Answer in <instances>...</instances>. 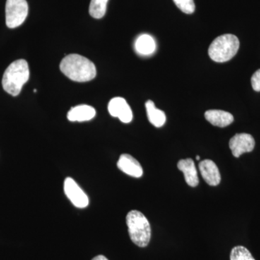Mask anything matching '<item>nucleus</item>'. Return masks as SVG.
<instances>
[{"label": "nucleus", "instance_id": "1", "mask_svg": "<svg viewBox=\"0 0 260 260\" xmlns=\"http://www.w3.org/2000/svg\"><path fill=\"white\" fill-rule=\"evenodd\" d=\"M59 68L63 74L75 82L90 81L96 76L95 64L79 54H73L65 56L61 60Z\"/></svg>", "mask_w": 260, "mask_h": 260}, {"label": "nucleus", "instance_id": "2", "mask_svg": "<svg viewBox=\"0 0 260 260\" xmlns=\"http://www.w3.org/2000/svg\"><path fill=\"white\" fill-rule=\"evenodd\" d=\"M30 71L28 62L24 59L13 61L5 70L3 78V87L7 93L17 96L28 82Z\"/></svg>", "mask_w": 260, "mask_h": 260}, {"label": "nucleus", "instance_id": "3", "mask_svg": "<svg viewBox=\"0 0 260 260\" xmlns=\"http://www.w3.org/2000/svg\"><path fill=\"white\" fill-rule=\"evenodd\" d=\"M126 222L132 242L140 247L148 246L151 228L146 217L138 210H132L126 215Z\"/></svg>", "mask_w": 260, "mask_h": 260}, {"label": "nucleus", "instance_id": "4", "mask_svg": "<svg viewBox=\"0 0 260 260\" xmlns=\"http://www.w3.org/2000/svg\"><path fill=\"white\" fill-rule=\"evenodd\" d=\"M239 39L233 34H223L215 39L210 44L208 54L212 60L225 62L237 54L239 49Z\"/></svg>", "mask_w": 260, "mask_h": 260}, {"label": "nucleus", "instance_id": "5", "mask_svg": "<svg viewBox=\"0 0 260 260\" xmlns=\"http://www.w3.org/2000/svg\"><path fill=\"white\" fill-rule=\"evenodd\" d=\"M5 13L8 28L20 26L28 16V5L26 0H7Z\"/></svg>", "mask_w": 260, "mask_h": 260}, {"label": "nucleus", "instance_id": "6", "mask_svg": "<svg viewBox=\"0 0 260 260\" xmlns=\"http://www.w3.org/2000/svg\"><path fill=\"white\" fill-rule=\"evenodd\" d=\"M65 194L73 205L78 208H85L89 204L88 196L72 178H67L64 183Z\"/></svg>", "mask_w": 260, "mask_h": 260}, {"label": "nucleus", "instance_id": "7", "mask_svg": "<svg viewBox=\"0 0 260 260\" xmlns=\"http://www.w3.org/2000/svg\"><path fill=\"white\" fill-rule=\"evenodd\" d=\"M254 146L255 141L254 138L246 133L235 135L229 141V148L236 158H239L242 154L250 153L254 150Z\"/></svg>", "mask_w": 260, "mask_h": 260}, {"label": "nucleus", "instance_id": "8", "mask_svg": "<svg viewBox=\"0 0 260 260\" xmlns=\"http://www.w3.org/2000/svg\"><path fill=\"white\" fill-rule=\"evenodd\" d=\"M108 110L111 115L119 118L121 122L126 124L133 120V114L131 108L123 98L116 97L112 99L109 103Z\"/></svg>", "mask_w": 260, "mask_h": 260}, {"label": "nucleus", "instance_id": "9", "mask_svg": "<svg viewBox=\"0 0 260 260\" xmlns=\"http://www.w3.org/2000/svg\"><path fill=\"white\" fill-rule=\"evenodd\" d=\"M117 167L119 170L130 177L140 178L143 174V168L140 162L129 154H122L120 155L118 160Z\"/></svg>", "mask_w": 260, "mask_h": 260}, {"label": "nucleus", "instance_id": "10", "mask_svg": "<svg viewBox=\"0 0 260 260\" xmlns=\"http://www.w3.org/2000/svg\"><path fill=\"white\" fill-rule=\"evenodd\" d=\"M200 174L210 186L218 185L221 181L220 172L216 164L211 160H203L199 164Z\"/></svg>", "mask_w": 260, "mask_h": 260}, {"label": "nucleus", "instance_id": "11", "mask_svg": "<svg viewBox=\"0 0 260 260\" xmlns=\"http://www.w3.org/2000/svg\"><path fill=\"white\" fill-rule=\"evenodd\" d=\"M178 169L184 174L186 184L191 187H195L199 184L198 171L194 160L191 158L182 159L177 164Z\"/></svg>", "mask_w": 260, "mask_h": 260}, {"label": "nucleus", "instance_id": "12", "mask_svg": "<svg viewBox=\"0 0 260 260\" xmlns=\"http://www.w3.org/2000/svg\"><path fill=\"white\" fill-rule=\"evenodd\" d=\"M205 117L210 124L218 127H225L234 121V116L231 113L222 110H208L205 113Z\"/></svg>", "mask_w": 260, "mask_h": 260}, {"label": "nucleus", "instance_id": "13", "mask_svg": "<svg viewBox=\"0 0 260 260\" xmlns=\"http://www.w3.org/2000/svg\"><path fill=\"white\" fill-rule=\"evenodd\" d=\"M93 107L88 105H80L72 108L68 112V119L70 121H85L91 120L95 116Z\"/></svg>", "mask_w": 260, "mask_h": 260}, {"label": "nucleus", "instance_id": "14", "mask_svg": "<svg viewBox=\"0 0 260 260\" xmlns=\"http://www.w3.org/2000/svg\"><path fill=\"white\" fill-rule=\"evenodd\" d=\"M135 49L140 55H150L155 52L156 44L151 36L143 34L137 39L135 42Z\"/></svg>", "mask_w": 260, "mask_h": 260}, {"label": "nucleus", "instance_id": "15", "mask_svg": "<svg viewBox=\"0 0 260 260\" xmlns=\"http://www.w3.org/2000/svg\"><path fill=\"white\" fill-rule=\"evenodd\" d=\"M145 108H146L148 120L153 126L160 127L164 125L167 121L165 113L157 109L153 102L150 100L148 101L145 103Z\"/></svg>", "mask_w": 260, "mask_h": 260}, {"label": "nucleus", "instance_id": "16", "mask_svg": "<svg viewBox=\"0 0 260 260\" xmlns=\"http://www.w3.org/2000/svg\"><path fill=\"white\" fill-rule=\"evenodd\" d=\"M109 0H91L89 7V13L93 18L101 19L107 12V3Z\"/></svg>", "mask_w": 260, "mask_h": 260}, {"label": "nucleus", "instance_id": "17", "mask_svg": "<svg viewBox=\"0 0 260 260\" xmlns=\"http://www.w3.org/2000/svg\"><path fill=\"white\" fill-rule=\"evenodd\" d=\"M231 260H255L250 251L243 246L233 248L230 254Z\"/></svg>", "mask_w": 260, "mask_h": 260}, {"label": "nucleus", "instance_id": "18", "mask_svg": "<svg viewBox=\"0 0 260 260\" xmlns=\"http://www.w3.org/2000/svg\"><path fill=\"white\" fill-rule=\"evenodd\" d=\"M183 13L186 14H192L195 10V5L194 0H173Z\"/></svg>", "mask_w": 260, "mask_h": 260}, {"label": "nucleus", "instance_id": "19", "mask_svg": "<svg viewBox=\"0 0 260 260\" xmlns=\"http://www.w3.org/2000/svg\"><path fill=\"white\" fill-rule=\"evenodd\" d=\"M251 86L256 92L260 91V69L254 73L251 79Z\"/></svg>", "mask_w": 260, "mask_h": 260}, {"label": "nucleus", "instance_id": "20", "mask_svg": "<svg viewBox=\"0 0 260 260\" xmlns=\"http://www.w3.org/2000/svg\"><path fill=\"white\" fill-rule=\"evenodd\" d=\"M92 260H109L107 259L106 256H104V255H99L95 256V257L93 258Z\"/></svg>", "mask_w": 260, "mask_h": 260}, {"label": "nucleus", "instance_id": "21", "mask_svg": "<svg viewBox=\"0 0 260 260\" xmlns=\"http://www.w3.org/2000/svg\"><path fill=\"white\" fill-rule=\"evenodd\" d=\"M196 159H197V160H200V158L199 155H197Z\"/></svg>", "mask_w": 260, "mask_h": 260}]
</instances>
